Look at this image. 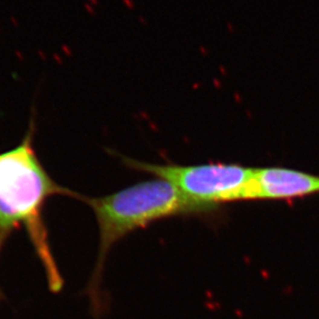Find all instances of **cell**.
Listing matches in <instances>:
<instances>
[{"mask_svg":"<svg viewBox=\"0 0 319 319\" xmlns=\"http://www.w3.org/2000/svg\"><path fill=\"white\" fill-rule=\"evenodd\" d=\"M319 194V176L282 167L255 168L245 200L290 199Z\"/></svg>","mask_w":319,"mask_h":319,"instance_id":"277c9868","label":"cell"},{"mask_svg":"<svg viewBox=\"0 0 319 319\" xmlns=\"http://www.w3.org/2000/svg\"><path fill=\"white\" fill-rule=\"evenodd\" d=\"M80 201L92 209L98 227L97 257L88 292L98 304L100 284L111 249L128 234L176 216L196 214L200 208L167 180L154 177L100 197L82 195Z\"/></svg>","mask_w":319,"mask_h":319,"instance_id":"7a4b0ae2","label":"cell"},{"mask_svg":"<svg viewBox=\"0 0 319 319\" xmlns=\"http://www.w3.org/2000/svg\"><path fill=\"white\" fill-rule=\"evenodd\" d=\"M35 125L31 120L17 146L0 153V254L16 230L25 228L40 261L49 287L58 292L63 286L44 218L47 201L53 196L80 200L82 194L57 184L39 161L34 148ZM0 289V301L2 298Z\"/></svg>","mask_w":319,"mask_h":319,"instance_id":"6da1fadb","label":"cell"},{"mask_svg":"<svg viewBox=\"0 0 319 319\" xmlns=\"http://www.w3.org/2000/svg\"><path fill=\"white\" fill-rule=\"evenodd\" d=\"M127 168L167 180L194 205L207 212L217 204L245 200L255 168L237 164H154L118 155Z\"/></svg>","mask_w":319,"mask_h":319,"instance_id":"3957f363","label":"cell"}]
</instances>
